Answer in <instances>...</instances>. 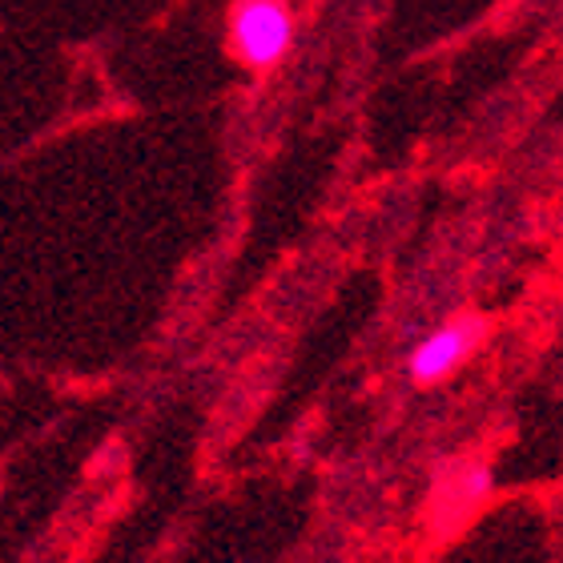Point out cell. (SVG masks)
<instances>
[{"instance_id": "obj_2", "label": "cell", "mask_w": 563, "mask_h": 563, "mask_svg": "<svg viewBox=\"0 0 563 563\" xmlns=\"http://www.w3.org/2000/svg\"><path fill=\"white\" fill-rule=\"evenodd\" d=\"M492 334V322L479 310H455L451 318H443L431 334H422L419 346L407 358V378L419 390L443 387L446 378L463 371V366L479 354V346Z\"/></svg>"}, {"instance_id": "obj_3", "label": "cell", "mask_w": 563, "mask_h": 563, "mask_svg": "<svg viewBox=\"0 0 563 563\" xmlns=\"http://www.w3.org/2000/svg\"><path fill=\"white\" fill-rule=\"evenodd\" d=\"M487 495H492V471L487 463H475V459H459L451 467L439 475L434 483L431 499V528L434 531H459L463 523H471V516L487 504Z\"/></svg>"}, {"instance_id": "obj_1", "label": "cell", "mask_w": 563, "mask_h": 563, "mask_svg": "<svg viewBox=\"0 0 563 563\" xmlns=\"http://www.w3.org/2000/svg\"><path fill=\"white\" fill-rule=\"evenodd\" d=\"M294 45L290 0H234L225 12V48L250 73H274Z\"/></svg>"}]
</instances>
